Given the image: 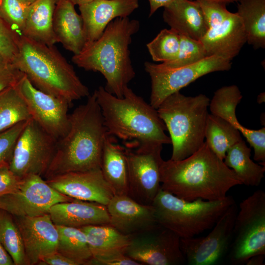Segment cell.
Returning <instances> with one entry per match:
<instances>
[{"instance_id":"obj_3","label":"cell","mask_w":265,"mask_h":265,"mask_svg":"<svg viewBox=\"0 0 265 265\" xmlns=\"http://www.w3.org/2000/svg\"><path fill=\"white\" fill-rule=\"evenodd\" d=\"M140 27L139 21L129 17L114 19L99 38L86 44L79 53L73 56V62L85 70L100 72L106 80V90L123 97L135 75L129 47Z\"/></svg>"},{"instance_id":"obj_26","label":"cell","mask_w":265,"mask_h":265,"mask_svg":"<svg viewBox=\"0 0 265 265\" xmlns=\"http://www.w3.org/2000/svg\"><path fill=\"white\" fill-rule=\"evenodd\" d=\"M100 169L115 195H128V169L125 148L108 132L102 150Z\"/></svg>"},{"instance_id":"obj_22","label":"cell","mask_w":265,"mask_h":265,"mask_svg":"<svg viewBox=\"0 0 265 265\" xmlns=\"http://www.w3.org/2000/svg\"><path fill=\"white\" fill-rule=\"evenodd\" d=\"M49 214L55 225L76 228L94 225L109 224L106 205L78 199L53 205Z\"/></svg>"},{"instance_id":"obj_23","label":"cell","mask_w":265,"mask_h":265,"mask_svg":"<svg viewBox=\"0 0 265 265\" xmlns=\"http://www.w3.org/2000/svg\"><path fill=\"white\" fill-rule=\"evenodd\" d=\"M53 29L57 43L74 55L84 47L86 37L82 18L75 5L65 0L56 2L53 16Z\"/></svg>"},{"instance_id":"obj_1","label":"cell","mask_w":265,"mask_h":265,"mask_svg":"<svg viewBox=\"0 0 265 265\" xmlns=\"http://www.w3.org/2000/svg\"><path fill=\"white\" fill-rule=\"evenodd\" d=\"M160 179L162 190L188 201L221 200L231 188L242 185L206 141L183 159L163 160Z\"/></svg>"},{"instance_id":"obj_4","label":"cell","mask_w":265,"mask_h":265,"mask_svg":"<svg viewBox=\"0 0 265 265\" xmlns=\"http://www.w3.org/2000/svg\"><path fill=\"white\" fill-rule=\"evenodd\" d=\"M107 132L125 143L171 144L157 110L127 86L123 97L100 86L94 92Z\"/></svg>"},{"instance_id":"obj_32","label":"cell","mask_w":265,"mask_h":265,"mask_svg":"<svg viewBox=\"0 0 265 265\" xmlns=\"http://www.w3.org/2000/svg\"><path fill=\"white\" fill-rule=\"evenodd\" d=\"M18 83L0 92V132L31 118Z\"/></svg>"},{"instance_id":"obj_10","label":"cell","mask_w":265,"mask_h":265,"mask_svg":"<svg viewBox=\"0 0 265 265\" xmlns=\"http://www.w3.org/2000/svg\"><path fill=\"white\" fill-rule=\"evenodd\" d=\"M231 67V61L215 55L177 68H167L160 64L146 61L144 69L151 82L150 104L157 109L166 97L198 78L214 72L228 71Z\"/></svg>"},{"instance_id":"obj_40","label":"cell","mask_w":265,"mask_h":265,"mask_svg":"<svg viewBox=\"0 0 265 265\" xmlns=\"http://www.w3.org/2000/svg\"><path fill=\"white\" fill-rule=\"evenodd\" d=\"M25 75L13 63L0 62V92L17 85Z\"/></svg>"},{"instance_id":"obj_7","label":"cell","mask_w":265,"mask_h":265,"mask_svg":"<svg viewBox=\"0 0 265 265\" xmlns=\"http://www.w3.org/2000/svg\"><path fill=\"white\" fill-rule=\"evenodd\" d=\"M235 202L231 196L216 201L198 199L188 201L161 188L152 205L159 224L180 238H186L212 228Z\"/></svg>"},{"instance_id":"obj_36","label":"cell","mask_w":265,"mask_h":265,"mask_svg":"<svg viewBox=\"0 0 265 265\" xmlns=\"http://www.w3.org/2000/svg\"><path fill=\"white\" fill-rule=\"evenodd\" d=\"M29 6L20 0H0V16L19 38L22 36Z\"/></svg>"},{"instance_id":"obj_5","label":"cell","mask_w":265,"mask_h":265,"mask_svg":"<svg viewBox=\"0 0 265 265\" xmlns=\"http://www.w3.org/2000/svg\"><path fill=\"white\" fill-rule=\"evenodd\" d=\"M13 63L37 89L70 104L89 95L88 88L54 46L20 38Z\"/></svg>"},{"instance_id":"obj_34","label":"cell","mask_w":265,"mask_h":265,"mask_svg":"<svg viewBox=\"0 0 265 265\" xmlns=\"http://www.w3.org/2000/svg\"><path fill=\"white\" fill-rule=\"evenodd\" d=\"M180 34L173 29L160 30L151 42L146 45L153 61L166 62L176 56L179 48Z\"/></svg>"},{"instance_id":"obj_39","label":"cell","mask_w":265,"mask_h":265,"mask_svg":"<svg viewBox=\"0 0 265 265\" xmlns=\"http://www.w3.org/2000/svg\"><path fill=\"white\" fill-rule=\"evenodd\" d=\"M195 1L201 10L208 29L221 23L231 13L225 4L203 0Z\"/></svg>"},{"instance_id":"obj_37","label":"cell","mask_w":265,"mask_h":265,"mask_svg":"<svg viewBox=\"0 0 265 265\" xmlns=\"http://www.w3.org/2000/svg\"><path fill=\"white\" fill-rule=\"evenodd\" d=\"M27 121L21 122L0 132V165L9 163L16 141Z\"/></svg>"},{"instance_id":"obj_20","label":"cell","mask_w":265,"mask_h":265,"mask_svg":"<svg viewBox=\"0 0 265 265\" xmlns=\"http://www.w3.org/2000/svg\"><path fill=\"white\" fill-rule=\"evenodd\" d=\"M138 6V0H92L79 6L86 44L99 38L111 21L129 17Z\"/></svg>"},{"instance_id":"obj_29","label":"cell","mask_w":265,"mask_h":265,"mask_svg":"<svg viewBox=\"0 0 265 265\" xmlns=\"http://www.w3.org/2000/svg\"><path fill=\"white\" fill-rule=\"evenodd\" d=\"M238 11L247 43L255 50L265 48V0H238Z\"/></svg>"},{"instance_id":"obj_35","label":"cell","mask_w":265,"mask_h":265,"mask_svg":"<svg viewBox=\"0 0 265 265\" xmlns=\"http://www.w3.org/2000/svg\"><path fill=\"white\" fill-rule=\"evenodd\" d=\"M179 51L175 58L168 62L161 63L167 68H177L198 62L208 57L205 49L200 40L180 34Z\"/></svg>"},{"instance_id":"obj_31","label":"cell","mask_w":265,"mask_h":265,"mask_svg":"<svg viewBox=\"0 0 265 265\" xmlns=\"http://www.w3.org/2000/svg\"><path fill=\"white\" fill-rule=\"evenodd\" d=\"M55 225L58 233L57 252L79 265H88L92 256L83 231L80 228Z\"/></svg>"},{"instance_id":"obj_49","label":"cell","mask_w":265,"mask_h":265,"mask_svg":"<svg viewBox=\"0 0 265 265\" xmlns=\"http://www.w3.org/2000/svg\"><path fill=\"white\" fill-rule=\"evenodd\" d=\"M20 0L26 4L30 5L36 0Z\"/></svg>"},{"instance_id":"obj_15","label":"cell","mask_w":265,"mask_h":265,"mask_svg":"<svg viewBox=\"0 0 265 265\" xmlns=\"http://www.w3.org/2000/svg\"><path fill=\"white\" fill-rule=\"evenodd\" d=\"M31 118L57 141L67 132L70 126L67 101L35 87L26 75L18 83Z\"/></svg>"},{"instance_id":"obj_50","label":"cell","mask_w":265,"mask_h":265,"mask_svg":"<svg viewBox=\"0 0 265 265\" xmlns=\"http://www.w3.org/2000/svg\"><path fill=\"white\" fill-rule=\"evenodd\" d=\"M3 61H5V60L4 59L3 56H2L1 53H0V62Z\"/></svg>"},{"instance_id":"obj_16","label":"cell","mask_w":265,"mask_h":265,"mask_svg":"<svg viewBox=\"0 0 265 265\" xmlns=\"http://www.w3.org/2000/svg\"><path fill=\"white\" fill-rule=\"evenodd\" d=\"M45 180L59 192L75 199L106 206L115 195L100 168L68 172Z\"/></svg>"},{"instance_id":"obj_21","label":"cell","mask_w":265,"mask_h":265,"mask_svg":"<svg viewBox=\"0 0 265 265\" xmlns=\"http://www.w3.org/2000/svg\"><path fill=\"white\" fill-rule=\"evenodd\" d=\"M200 41L208 56L215 55L232 61L247 43V38L240 17L231 12L221 23L209 28Z\"/></svg>"},{"instance_id":"obj_2","label":"cell","mask_w":265,"mask_h":265,"mask_svg":"<svg viewBox=\"0 0 265 265\" xmlns=\"http://www.w3.org/2000/svg\"><path fill=\"white\" fill-rule=\"evenodd\" d=\"M66 134L56 142L46 179L71 172L100 168L107 131L94 92L69 114Z\"/></svg>"},{"instance_id":"obj_41","label":"cell","mask_w":265,"mask_h":265,"mask_svg":"<svg viewBox=\"0 0 265 265\" xmlns=\"http://www.w3.org/2000/svg\"><path fill=\"white\" fill-rule=\"evenodd\" d=\"M22 180L10 169L9 163L0 165V197L14 192Z\"/></svg>"},{"instance_id":"obj_27","label":"cell","mask_w":265,"mask_h":265,"mask_svg":"<svg viewBox=\"0 0 265 265\" xmlns=\"http://www.w3.org/2000/svg\"><path fill=\"white\" fill-rule=\"evenodd\" d=\"M55 4V0H36L30 4L22 36L48 46L57 43L53 29Z\"/></svg>"},{"instance_id":"obj_18","label":"cell","mask_w":265,"mask_h":265,"mask_svg":"<svg viewBox=\"0 0 265 265\" xmlns=\"http://www.w3.org/2000/svg\"><path fill=\"white\" fill-rule=\"evenodd\" d=\"M242 98L241 92L236 85L219 88L210 102L211 114L224 119L241 133L254 149V159L265 165V128L249 129L239 123L236 109Z\"/></svg>"},{"instance_id":"obj_47","label":"cell","mask_w":265,"mask_h":265,"mask_svg":"<svg viewBox=\"0 0 265 265\" xmlns=\"http://www.w3.org/2000/svg\"><path fill=\"white\" fill-rule=\"evenodd\" d=\"M211 2H214L226 5L227 3L237 2L238 0H203Z\"/></svg>"},{"instance_id":"obj_9","label":"cell","mask_w":265,"mask_h":265,"mask_svg":"<svg viewBox=\"0 0 265 265\" xmlns=\"http://www.w3.org/2000/svg\"><path fill=\"white\" fill-rule=\"evenodd\" d=\"M128 169V195L144 205H152L161 189L160 169L162 144L125 143Z\"/></svg>"},{"instance_id":"obj_43","label":"cell","mask_w":265,"mask_h":265,"mask_svg":"<svg viewBox=\"0 0 265 265\" xmlns=\"http://www.w3.org/2000/svg\"><path fill=\"white\" fill-rule=\"evenodd\" d=\"M174 0H148L150 5L149 17L152 16L159 8L164 7Z\"/></svg>"},{"instance_id":"obj_6","label":"cell","mask_w":265,"mask_h":265,"mask_svg":"<svg viewBox=\"0 0 265 265\" xmlns=\"http://www.w3.org/2000/svg\"><path fill=\"white\" fill-rule=\"evenodd\" d=\"M210 102L204 94L186 96L178 91L166 97L157 109L170 135L171 160L189 157L204 143Z\"/></svg>"},{"instance_id":"obj_46","label":"cell","mask_w":265,"mask_h":265,"mask_svg":"<svg viewBox=\"0 0 265 265\" xmlns=\"http://www.w3.org/2000/svg\"><path fill=\"white\" fill-rule=\"evenodd\" d=\"M55 2L58 1L59 0H55ZM67 1H68L72 3H73L74 5H78L79 6L87 3L92 0H65Z\"/></svg>"},{"instance_id":"obj_45","label":"cell","mask_w":265,"mask_h":265,"mask_svg":"<svg viewBox=\"0 0 265 265\" xmlns=\"http://www.w3.org/2000/svg\"><path fill=\"white\" fill-rule=\"evenodd\" d=\"M265 255L258 254L250 257L247 261V265H263Z\"/></svg>"},{"instance_id":"obj_42","label":"cell","mask_w":265,"mask_h":265,"mask_svg":"<svg viewBox=\"0 0 265 265\" xmlns=\"http://www.w3.org/2000/svg\"><path fill=\"white\" fill-rule=\"evenodd\" d=\"M38 265H79L77 262L57 251L43 258Z\"/></svg>"},{"instance_id":"obj_14","label":"cell","mask_w":265,"mask_h":265,"mask_svg":"<svg viewBox=\"0 0 265 265\" xmlns=\"http://www.w3.org/2000/svg\"><path fill=\"white\" fill-rule=\"evenodd\" d=\"M238 212L236 203L221 215L205 237L180 238V248L190 265H212L217 263L230 247Z\"/></svg>"},{"instance_id":"obj_33","label":"cell","mask_w":265,"mask_h":265,"mask_svg":"<svg viewBox=\"0 0 265 265\" xmlns=\"http://www.w3.org/2000/svg\"><path fill=\"white\" fill-rule=\"evenodd\" d=\"M0 243L14 265H27L22 236L13 215L0 209Z\"/></svg>"},{"instance_id":"obj_28","label":"cell","mask_w":265,"mask_h":265,"mask_svg":"<svg viewBox=\"0 0 265 265\" xmlns=\"http://www.w3.org/2000/svg\"><path fill=\"white\" fill-rule=\"evenodd\" d=\"M251 149L241 139L227 150L223 159L241 182L247 186H259L264 177L265 166L255 163L250 158Z\"/></svg>"},{"instance_id":"obj_44","label":"cell","mask_w":265,"mask_h":265,"mask_svg":"<svg viewBox=\"0 0 265 265\" xmlns=\"http://www.w3.org/2000/svg\"><path fill=\"white\" fill-rule=\"evenodd\" d=\"M0 265H14L10 255L0 243Z\"/></svg>"},{"instance_id":"obj_17","label":"cell","mask_w":265,"mask_h":265,"mask_svg":"<svg viewBox=\"0 0 265 265\" xmlns=\"http://www.w3.org/2000/svg\"><path fill=\"white\" fill-rule=\"evenodd\" d=\"M13 216L22 236L27 265H37L43 258L57 251L58 231L49 213Z\"/></svg>"},{"instance_id":"obj_19","label":"cell","mask_w":265,"mask_h":265,"mask_svg":"<svg viewBox=\"0 0 265 265\" xmlns=\"http://www.w3.org/2000/svg\"><path fill=\"white\" fill-rule=\"evenodd\" d=\"M109 224L129 236L155 226L157 222L152 205H144L128 195H114L106 205Z\"/></svg>"},{"instance_id":"obj_11","label":"cell","mask_w":265,"mask_h":265,"mask_svg":"<svg viewBox=\"0 0 265 265\" xmlns=\"http://www.w3.org/2000/svg\"><path fill=\"white\" fill-rule=\"evenodd\" d=\"M56 142L30 119L16 141L9 163L10 169L22 178L30 174L44 177L53 157Z\"/></svg>"},{"instance_id":"obj_24","label":"cell","mask_w":265,"mask_h":265,"mask_svg":"<svg viewBox=\"0 0 265 265\" xmlns=\"http://www.w3.org/2000/svg\"><path fill=\"white\" fill-rule=\"evenodd\" d=\"M85 233L92 258L88 265L126 255L130 237L110 224L94 225L80 228Z\"/></svg>"},{"instance_id":"obj_13","label":"cell","mask_w":265,"mask_h":265,"mask_svg":"<svg viewBox=\"0 0 265 265\" xmlns=\"http://www.w3.org/2000/svg\"><path fill=\"white\" fill-rule=\"evenodd\" d=\"M130 237L126 255L142 265H180L186 263L180 248V238L159 224Z\"/></svg>"},{"instance_id":"obj_30","label":"cell","mask_w":265,"mask_h":265,"mask_svg":"<svg viewBox=\"0 0 265 265\" xmlns=\"http://www.w3.org/2000/svg\"><path fill=\"white\" fill-rule=\"evenodd\" d=\"M205 138L211 149L222 160L229 148L242 139L240 132L230 123L211 113L207 117Z\"/></svg>"},{"instance_id":"obj_8","label":"cell","mask_w":265,"mask_h":265,"mask_svg":"<svg viewBox=\"0 0 265 265\" xmlns=\"http://www.w3.org/2000/svg\"><path fill=\"white\" fill-rule=\"evenodd\" d=\"M229 260L246 264L253 256L265 255V192L258 190L241 201L233 228Z\"/></svg>"},{"instance_id":"obj_48","label":"cell","mask_w":265,"mask_h":265,"mask_svg":"<svg viewBox=\"0 0 265 265\" xmlns=\"http://www.w3.org/2000/svg\"><path fill=\"white\" fill-rule=\"evenodd\" d=\"M265 92L260 93L257 97V102L259 104H262L265 102Z\"/></svg>"},{"instance_id":"obj_25","label":"cell","mask_w":265,"mask_h":265,"mask_svg":"<svg viewBox=\"0 0 265 265\" xmlns=\"http://www.w3.org/2000/svg\"><path fill=\"white\" fill-rule=\"evenodd\" d=\"M163 8L164 22L179 34L200 40L208 29L195 0H174Z\"/></svg>"},{"instance_id":"obj_12","label":"cell","mask_w":265,"mask_h":265,"mask_svg":"<svg viewBox=\"0 0 265 265\" xmlns=\"http://www.w3.org/2000/svg\"><path fill=\"white\" fill-rule=\"evenodd\" d=\"M73 199L53 188L41 176L30 174L22 178L14 192L0 197V209L14 216L32 217L49 213L56 203Z\"/></svg>"},{"instance_id":"obj_38","label":"cell","mask_w":265,"mask_h":265,"mask_svg":"<svg viewBox=\"0 0 265 265\" xmlns=\"http://www.w3.org/2000/svg\"><path fill=\"white\" fill-rule=\"evenodd\" d=\"M19 39L0 16V53L6 61L12 62L16 56Z\"/></svg>"}]
</instances>
